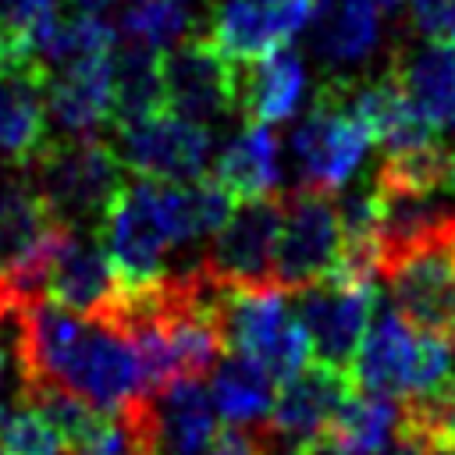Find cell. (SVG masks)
<instances>
[{
	"label": "cell",
	"instance_id": "1",
	"mask_svg": "<svg viewBox=\"0 0 455 455\" xmlns=\"http://www.w3.org/2000/svg\"><path fill=\"white\" fill-rule=\"evenodd\" d=\"M53 217L68 228L100 224L114 196L124 188V164L96 135H68L46 142L25 167Z\"/></svg>",
	"mask_w": 455,
	"mask_h": 455
},
{
	"label": "cell",
	"instance_id": "2",
	"mask_svg": "<svg viewBox=\"0 0 455 455\" xmlns=\"http://www.w3.org/2000/svg\"><path fill=\"white\" fill-rule=\"evenodd\" d=\"M100 242L110 252L124 288L156 281L164 274V256L178 245L171 220V181H124L100 220Z\"/></svg>",
	"mask_w": 455,
	"mask_h": 455
},
{
	"label": "cell",
	"instance_id": "3",
	"mask_svg": "<svg viewBox=\"0 0 455 455\" xmlns=\"http://www.w3.org/2000/svg\"><path fill=\"white\" fill-rule=\"evenodd\" d=\"M68 224L53 217L25 167L0 171V284L14 302L43 295L46 263Z\"/></svg>",
	"mask_w": 455,
	"mask_h": 455
},
{
	"label": "cell",
	"instance_id": "4",
	"mask_svg": "<svg viewBox=\"0 0 455 455\" xmlns=\"http://www.w3.org/2000/svg\"><path fill=\"white\" fill-rule=\"evenodd\" d=\"M220 323L228 348L259 359L270 377H291L309 363V334L288 309V291L277 284H224Z\"/></svg>",
	"mask_w": 455,
	"mask_h": 455
},
{
	"label": "cell",
	"instance_id": "5",
	"mask_svg": "<svg viewBox=\"0 0 455 455\" xmlns=\"http://www.w3.org/2000/svg\"><path fill=\"white\" fill-rule=\"evenodd\" d=\"M352 380L373 395H412L448 377L451 352L441 334L416 331L398 313L370 316V327L352 355Z\"/></svg>",
	"mask_w": 455,
	"mask_h": 455
},
{
	"label": "cell",
	"instance_id": "6",
	"mask_svg": "<svg viewBox=\"0 0 455 455\" xmlns=\"http://www.w3.org/2000/svg\"><path fill=\"white\" fill-rule=\"evenodd\" d=\"M50 384L75 391L100 412H117L139 395H146L142 366H139L132 341L103 320H82Z\"/></svg>",
	"mask_w": 455,
	"mask_h": 455
},
{
	"label": "cell",
	"instance_id": "7",
	"mask_svg": "<svg viewBox=\"0 0 455 455\" xmlns=\"http://www.w3.org/2000/svg\"><path fill=\"white\" fill-rule=\"evenodd\" d=\"M370 128L341 103L331 82L320 85L309 117L291 132V156L299 167L302 188L313 192H338L348 185V178L359 171L366 149H370Z\"/></svg>",
	"mask_w": 455,
	"mask_h": 455
},
{
	"label": "cell",
	"instance_id": "8",
	"mask_svg": "<svg viewBox=\"0 0 455 455\" xmlns=\"http://www.w3.org/2000/svg\"><path fill=\"white\" fill-rule=\"evenodd\" d=\"M284 217L274 249V284L284 291H299L334 274L341 249V220L331 196L313 188L281 192Z\"/></svg>",
	"mask_w": 455,
	"mask_h": 455
},
{
	"label": "cell",
	"instance_id": "9",
	"mask_svg": "<svg viewBox=\"0 0 455 455\" xmlns=\"http://www.w3.org/2000/svg\"><path fill=\"white\" fill-rule=\"evenodd\" d=\"M117 412L128 419L139 451L153 455H206L217 434L213 398L203 391L199 377H181L164 391L139 395Z\"/></svg>",
	"mask_w": 455,
	"mask_h": 455
},
{
	"label": "cell",
	"instance_id": "10",
	"mask_svg": "<svg viewBox=\"0 0 455 455\" xmlns=\"http://www.w3.org/2000/svg\"><path fill=\"white\" fill-rule=\"evenodd\" d=\"M284 196L242 199L210 235L199 267L220 284H274V249L281 235Z\"/></svg>",
	"mask_w": 455,
	"mask_h": 455
},
{
	"label": "cell",
	"instance_id": "11",
	"mask_svg": "<svg viewBox=\"0 0 455 455\" xmlns=\"http://www.w3.org/2000/svg\"><path fill=\"white\" fill-rule=\"evenodd\" d=\"M160 78L167 110L181 117L213 121L235 114L238 64L228 50L217 46L213 36H199L188 43L178 39L174 46H167V53H160Z\"/></svg>",
	"mask_w": 455,
	"mask_h": 455
},
{
	"label": "cell",
	"instance_id": "12",
	"mask_svg": "<svg viewBox=\"0 0 455 455\" xmlns=\"http://www.w3.org/2000/svg\"><path fill=\"white\" fill-rule=\"evenodd\" d=\"M117 156L139 178L153 181H196L210 160V132L203 121L174 110L117 124Z\"/></svg>",
	"mask_w": 455,
	"mask_h": 455
},
{
	"label": "cell",
	"instance_id": "13",
	"mask_svg": "<svg viewBox=\"0 0 455 455\" xmlns=\"http://www.w3.org/2000/svg\"><path fill=\"white\" fill-rule=\"evenodd\" d=\"M395 313L427 334H455V256L448 238L423 242L384 270Z\"/></svg>",
	"mask_w": 455,
	"mask_h": 455
},
{
	"label": "cell",
	"instance_id": "14",
	"mask_svg": "<svg viewBox=\"0 0 455 455\" xmlns=\"http://www.w3.org/2000/svg\"><path fill=\"white\" fill-rule=\"evenodd\" d=\"M352 387H355V380L348 377V370L320 363V359L306 363L291 377H284V384L274 395V405L267 412L270 423L263 427L274 455H291L299 444L327 434L334 412L341 409V402L348 398Z\"/></svg>",
	"mask_w": 455,
	"mask_h": 455
},
{
	"label": "cell",
	"instance_id": "15",
	"mask_svg": "<svg viewBox=\"0 0 455 455\" xmlns=\"http://www.w3.org/2000/svg\"><path fill=\"white\" fill-rule=\"evenodd\" d=\"M295 316L302 320L316 359L348 370L373 316V284L341 281L331 274L316 284L299 288Z\"/></svg>",
	"mask_w": 455,
	"mask_h": 455
},
{
	"label": "cell",
	"instance_id": "16",
	"mask_svg": "<svg viewBox=\"0 0 455 455\" xmlns=\"http://www.w3.org/2000/svg\"><path fill=\"white\" fill-rule=\"evenodd\" d=\"M43 295L85 320H107L121 295V277L103 242L68 228L50 256Z\"/></svg>",
	"mask_w": 455,
	"mask_h": 455
},
{
	"label": "cell",
	"instance_id": "17",
	"mask_svg": "<svg viewBox=\"0 0 455 455\" xmlns=\"http://www.w3.org/2000/svg\"><path fill=\"white\" fill-rule=\"evenodd\" d=\"M331 0H220L213 11L210 36L235 60L263 57L288 46Z\"/></svg>",
	"mask_w": 455,
	"mask_h": 455
},
{
	"label": "cell",
	"instance_id": "18",
	"mask_svg": "<svg viewBox=\"0 0 455 455\" xmlns=\"http://www.w3.org/2000/svg\"><path fill=\"white\" fill-rule=\"evenodd\" d=\"M46 64L0 60V160L28 167L46 146Z\"/></svg>",
	"mask_w": 455,
	"mask_h": 455
},
{
	"label": "cell",
	"instance_id": "19",
	"mask_svg": "<svg viewBox=\"0 0 455 455\" xmlns=\"http://www.w3.org/2000/svg\"><path fill=\"white\" fill-rule=\"evenodd\" d=\"M46 114L68 135H96L114 117L110 53H89L46 75Z\"/></svg>",
	"mask_w": 455,
	"mask_h": 455
},
{
	"label": "cell",
	"instance_id": "20",
	"mask_svg": "<svg viewBox=\"0 0 455 455\" xmlns=\"http://www.w3.org/2000/svg\"><path fill=\"white\" fill-rule=\"evenodd\" d=\"M391 75L437 135L455 128V43L402 46L391 57Z\"/></svg>",
	"mask_w": 455,
	"mask_h": 455
},
{
	"label": "cell",
	"instance_id": "21",
	"mask_svg": "<svg viewBox=\"0 0 455 455\" xmlns=\"http://www.w3.org/2000/svg\"><path fill=\"white\" fill-rule=\"evenodd\" d=\"M306 96V68L288 50L277 46L263 57H249V64H238V103L235 110L249 121L274 124L299 110Z\"/></svg>",
	"mask_w": 455,
	"mask_h": 455
},
{
	"label": "cell",
	"instance_id": "22",
	"mask_svg": "<svg viewBox=\"0 0 455 455\" xmlns=\"http://www.w3.org/2000/svg\"><path fill=\"white\" fill-rule=\"evenodd\" d=\"M213 178L231 192V199L274 196L281 181V142L270 124L249 121L217 156Z\"/></svg>",
	"mask_w": 455,
	"mask_h": 455
},
{
	"label": "cell",
	"instance_id": "23",
	"mask_svg": "<svg viewBox=\"0 0 455 455\" xmlns=\"http://www.w3.org/2000/svg\"><path fill=\"white\" fill-rule=\"evenodd\" d=\"M380 39L377 0H331L313 25V53L323 64H355L373 53Z\"/></svg>",
	"mask_w": 455,
	"mask_h": 455
},
{
	"label": "cell",
	"instance_id": "24",
	"mask_svg": "<svg viewBox=\"0 0 455 455\" xmlns=\"http://www.w3.org/2000/svg\"><path fill=\"white\" fill-rule=\"evenodd\" d=\"M213 409L220 419L235 423V427H245V423H256L270 412L274 405V377L270 370L245 355V352H231V355H220L217 359V370H213Z\"/></svg>",
	"mask_w": 455,
	"mask_h": 455
},
{
	"label": "cell",
	"instance_id": "25",
	"mask_svg": "<svg viewBox=\"0 0 455 455\" xmlns=\"http://www.w3.org/2000/svg\"><path fill=\"white\" fill-rule=\"evenodd\" d=\"M110 64H114V117H110L114 124H128L156 110H167L156 50L132 43L121 53H110Z\"/></svg>",
	"mask_w": 455,
	"mask_h": 455
},
{
	"label": "cell",
	"instance_id": "26",
	"mask_svg": "<svg viewBox=\"0 0 455 455\" xmlns=\"http://www.w3.org/2000/svg\"><path fill=\"white\" fill-rule=\"evenodd\" d=\"M398 419H402V405L391 395H373V391L352 395L348 391L327 434L338 441L345 455H373L395 437Z\"/></svg>",
	"mask_w": 455,
	"mask_h": 455
},
{
	"label": "cell",
	"instance_id": "27",
	"mask_svg": "<svg viewBox=\"0 0 455 455\" xmlns=\"http://www.w3.org/2000/svg\"><path fill=\"white\" fill-rule=\"evenodd\" d=\"M117 28L139 43V46H149V50H167L174 46L185 28H188V14L178 0H132L121 18H117Z\"/></svg>",
	"mask_w": 455,
	"mask_h": 455
},
{
	"label": "cell",
	"instance_id": "28",
	"mask_svg": "<svg viewBox=\"0 0 455 455\" xmlns=\"http://www.w3.org/2000/svg\"><path fill=\"white\" fill-rule=\"evenodd\" d=\"M0 451L4 455H64L60 430L28 402L0 409Z\"/></svg>",
	"mask_w": 455,
	"mask_h": 455
},
{
	"label": "cell",
	"instance_id": "29",
	"mask_svg": "<svg viewBox=\"0 0 455 455\" xmlns=\"http://www.w3.org/2000/svg\"><path fill=\"white\" fill-rule=\"evenodd\" d=\"M68 455H139V441L121 412L96 416L89 430H82L75 441H68Z\"/></svg>",
	"mask_w": 455,
	"mask_h": 455
},
{
	"label": "cell",
	"instance_id": "30",
	"mask_svg": "<svg viewBox=\"0 0 455 455\" xmlns=\"http://www.w3.org/2000/svg\"><path fill=\"white\" fill-rule=\"evenodd\" d=\"M50 14H57V0H0V32L28 50V36Z\"/></svg>",
	"mask_w": 455,
	"mask_h": 455
},
{
	"label": "cell",
	"instance_id": "31",
	"mask_svg": "<svg viewBox=\"0 0 455 455\" xmlns=\"http://www.w3.org/2000/svg\"><path fill=\"white\" fill-rule=\"evenodd\" d=\"M412 25L430 43H455V0H412Z\"/></svg>",
	"mask_w": 455,
	"mask_h": 455
},
{
	"label": "cell",
	"instance_id": "32",
	"mask_svg": "<svg viewBox=\"0 0 455 455\" xmlns=\"http://www.w3.org/2000/svg\"><path fill=\"white\" fill-rule=\"evenodd\" d=\"M206 455H274L270 441L263 430H245V427H231L224 430L210 448Z\"/></svg>",
	"mask_w": 455,
	"mask_h": 455
},
{
	"label": "cell",
	"instance_id": "33",
	"mask_svg": "<svg viewBox=\"0 0 455 455\" xmlns=\"http://www.w3.org/2000/svg\"><path fill=\"white\" fill-rule=\"evenodd\" d=\"M373 455H430V444H427L416 430H409V427H402V423H398L395 437H391L384 448H377Z\"/></svg>",
	"mask_w": 455,
	"mask_h": 455
},
{
	"label": "cell",
	"instance_id": "34",
	"mask_svg": "<svg viewBox=\"0 0 455 455\" xmlns=\"http://www.w3.org/2000/svg\"><path fill=\"white\" fill-rule=\"evenodd\" d=\"M291 455H345V451L338 448V441H334L331 434H320V437H313V441L299 444Z\"/></svg>",
	"mask_w": 455,
	"mask_h": 455
},
{
	"label": "cell",
	"instance_id": "35",
	"mask_svg": "<svg viewBox=\"0 0 455 455\" xmlns=\"http://www.w3.org/2000/svg\"><path fill=\"white\" fill-rule=\"evenodd\" d=\"M71 14H103L114 0H64Z\"/></svg>",
	"mask_w": 455,
	"mask_h": 455
},
{
	"label": "cell",
	"instance_id": "36",
	"mask_svg": "<svg viewBox=\"0 0 455 455\" xmlns=\"http://www.w3.org/2000/svg\"><path fill=\"white\" fill-rule=\"evenodd\" d=\"M444 185H448V192H451V199H455V153L448 156V171H444Z\"/></svg>",
	"mask_w": 455,
	"mask_h": 455
},
{
	"label": "cell",
	"instance_id": "37",
	"mask_svg": "<svg viewBox=\"0 0 455 455\" xmlns=\"http://www.w3.org/2000/svg\"><path fill=\"white\" fill-rule=\"evenodd\" d=\"M377 4H380V7H398L402 0H377Z\"/></svg>",
	"mask_w": 455,
	"mask_h": 455
},
{
	"label": "cell",
	"instance_id": "38",
	"mask_svg": "<svg viewBox=\"0 0 455 455\" xmlns=\"http://www.w3.org/2000/svg\"><path fill=\"white\" fill-rule=\"evenodd\" d=\"M448 245H451V256H455V228H451V235H448Z\"/></svg>",
	"mask_w": 455,
	"mask_h": 455
},
{
	"label": "cell",
	"instance_id": "39",
	"mask_svg": "<svg viewBox=\"0 0 455 455\" xmlns=\"http://www.w3.org/2000/svg\"><path fill=\"white\" fill-rule=\"evenodd\" d=\"M451 370H455V348H451Z\"/></svg>",
	"mask_w": 455,
	"mask_h": 455
},
{
	"label": "cell",
	"instance_id": "40",
	"mask_svg": "<svg viewBox=\"0 0 455 455\" xmlns=\"http://www.w3.org/2000/svg\"><path fill=\"white\" fill-rule=\"evenodd\" d=\"M139 455H153V451H139Z\"/></svg>",
	"mask_w": 455,
	"mask_h": 455
},
{
	"label": "cell",
	"instance_id": "41",
	"mask_svg": "<svg viewBox=\"0 0 455 455\" xmlns=\"http://www.w3.org/2000/svg\"><path fill=\"white\" fill-rule=\"evenodd\" d=\"M178 4H185V0H178Z\"/></svg>",
	"mask_w": 455,
	"mask_h": 455
},
{
	"label": "cell",
	"instance_id": "42",
	"mask_svg": "<svg viewBox=\"0 0 455 455\" xmlns=\"http://www.w3.org/2000/svg\"><path fill=\"white\" fill-rule=\"evenodd\" d=\"M0 455H4V451H0Z\"/></svg>",
	"mask_w": 455,
	"mask_h": 455
}]
</instances>
